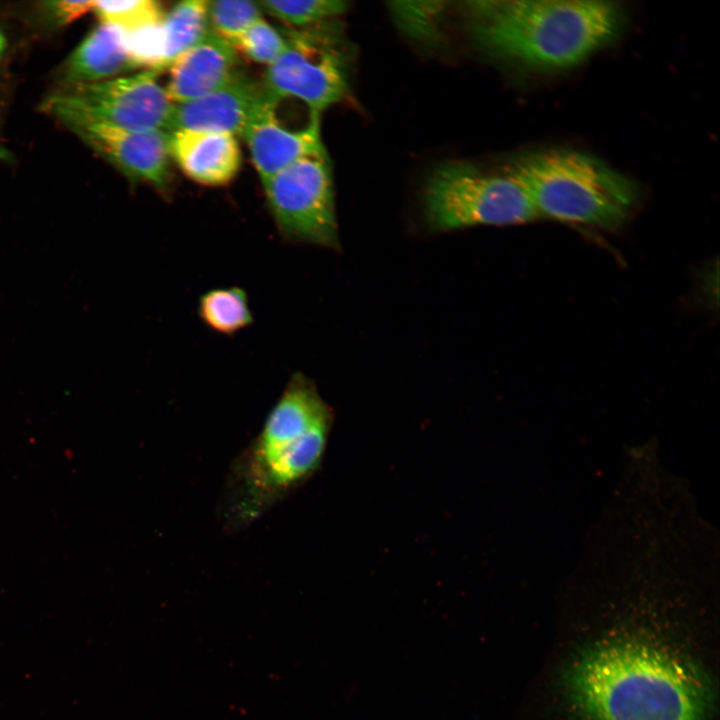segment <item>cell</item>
<instances>
[{"label":"cell","instance_id":"6da1fadb","mask_svg":"<svg viewBox=\"0 0 720 720\" xmlns=\"http://www.w3.org/2000/svg\"><path fill=\"white\" fill-rule=\"evenodd\" d=\"M566 688L583 720H706L711 705L697 666L641 636L586 650L569 668Z\"/></svg>","mask_w":720,"mask_h":720},{"label":"cell","instance_id":"7a4b0ae2","mask_svg":"<svg viewBox=\"0 0 720 720\" xmlns=\"http://www.w3.org/2000/svg\"><path fill=\"white\" fill-rule=\"evenodd\" d=\"M332 412L306 376L294 374L255 438L233 460L220 502L224 527L241 531L320 468Z\"/></svg>","mask_w":720,"mask_h":720},{"label":"cell","instance_id":"3957f363","mask_svg":"<svg viewBox=\"0 0 720 720\" xmlns=\"http://www.w3.org/2000/svg\"><path fill=\"white\" fill-rule=\"evenodd\" d=\"M467 31L485 54L518 67L553 72L575 67L618 33L621 10L594 0L469 1Z\"/></svg>","mask_w":720,"mask_h":720},{"label":"cell","instance_id":"277c9868","mask_svg":"<svg viewBox=\"0 0 720 720\" xmlns=\"http://www.w3.org/2000/svg\"><path fill=\"white\" fill-rule=\"evenodd\" d=\"M512 163L537 216L614 229L637 200L636 186L628 178L588 154L553 149Z\"/></svg>","mask_w":720,"mask_h":720},{"label":"cell","instance_id":"5b68a950","mask_svg":"<svg viewBox=\"0 0 720 720\" xmlns=\"http://www.w3.org/2000/svg\"><path fill=\"white\" fill-rule=\"evenodd\" d=\"M429 226L447 231L476 225H515L537 217L513 163L486 168L452 162L436 169L424 188Z\"/></svg>","mask_w":720,"mask_h":720},{"label":"cell","instance_id":"8992f818","mask_svg":"<svg viewBox=\"0 0 720 720\" xmlns=\"http://www.w3.org/2000/svg\"><path fill=\"white\" fill-rule=\"evenodd\" d=\"M285 47L262 80L277 100L302 101L319 114L349 93L353 49L337 19L284 33Z\"/></svg>","mask_w":720,"mask_h":720},{"label":"cell","instance_id":"52a82bcc","mask_svg":"<svg viewBox=\"0 0 720 720\" xmlns=\"http://www.w3.org/2000/svg\"><path fill=\"white\" fill-rule=\"evenodd\" d=\"M262 185L283 239L338 247L333 177L327 152L295 162Z\"/></svg>","mask_w":720,"mask_h":720},{"label":"cell","instance_id":"ba28073f","mask_svg":"<svg viewBox=\"0 0 720 720\" xmlns=\"http://www.w3.org/2000/svg\"><path fill=\"white\" fill-rule=\"evenodd\" d=\"M43 110L65 109L128 131L167 130L175 104L157 82V72L67 85L49 96Z\"/></svg>","mask_w":720,"mask_h":720},{"label":"cell","instance_id":"9c48e42d","mask_svg":"<svg viewBox=\"0 0 720 720\" xmlns=\"http://www.w3.org/2000/svg\"><path fill=\"white\" fill-rule=\"evenodd\" d=\"M44 111L57 118L130 181L147 183L161 192L168 191L171 179L169 131H128L65 109Z\"/></svg>","mask_w":720,"mask_h":720},{"label":"cell","instance_id":"30bf717a","mask_svg":"<svg viewBox=\"0 0 720 720\" xmlns=\"http://www.w3.org/2000/svg\"><path fill=\"white\" fill-rule=\"evenodd\" d=\"M279 100L243 70L200 98L175 104L168 131L188 129L241 135Z\"/></svg>","mask_w":720,"mask_h":720},{"label":"cell","instance_id":"8fae6325","mask_svg":"<svg viewBox=\"0 0 720 720\" xmlns=\"http://www.w3.org/2000/svg\"><path fill=\"white\" fill-rule=\"evenodd\" d=\"M165 91L174 104L200 98L242 71L237 50L211 30L168 66Z\"/></svg>","mask_w":720,"mask_h":720},{"label":"cell","instance_id":"7c38bea8","mask_svg":"<svg viewBox=\"0 0 720 720\" xmlns=\"http://www.w3.org/2000/svg\"><path fill=\"white\" fill-rule=\"evenodd\" d=\"M277 104L242 134L262 183L303 158L326 152L319 114L311 113L303 128L291 129L278 120Z\"/></svg>","mask_w":720,"mask_h":720},{"label":"cell","instance_id":"4fadbf2b","mask_svg":"<svg viewBox=\"0 0 720 720\" xmlns=\"http://www.w3.org/2000/svg\"><path fill=\"white\" fill-rule=\"evenodd\" d=\"M170 154L191 180L222 186L238 173L241 151L234 135L181 129L170 132Z\"/></svg>","mask_w":720,"mask_h":720},{"label":"cell","instance_id":"5bb4252c","mask_svg":"<svg viewBox=\"0 0 720 720\" xmlns=\"http://www.w3.org/2000/svg\"><path fill=\"white\" fill-rule=\"evenodd\" d=\"M134 69L124 45L122 30L101 23L68 57L63 79L67 85L94 83Z\"/></svg>","mask_w":720,"mask_h":720},{"label":"cell","instance_id":"9a60e30c","mask_svg":"<svg viewBox=\"0 0 720 720\" xmlns=\"http://www.w3.org/2000/svg\"><path fill=\"white\" fill-rule=\"evenodd\" d=\"M197 311L209 329L224 336H232L254 321L248 295L238 286L206 291L199 298Z\"/></svg>","mask_w":720,"mask_h":720},{"label":"cell","instance_id":"2e32d148","mask_svg":"<svg viewBox=\"0 0 720 720\" xmlns=\"http://www.w3.org/2000/svg\"><path fill=\"white\" fill-rule=\"evenodd\" d=\"M166 68L181 53L198 44L210 31L207 1L179 2L165 14Z\"/></svg>","mask_w":720,"mask_h":720},{"label":"cell","instance_id":"e0dca14e","mask_svg":"<svg viewBox=\"0 0 720 720\" xmlns=\"http://www.w3.org/2000/svg\"><path fill=\"white\" fill-rule=\"evenodd\" d=\"M258 4L261 10L293 28L337 19L349 8V3L341 0H263Z\"/></svg>","mask_w":720,"mask_h":720},{"label":"cell","instance_id":"ac0fdd59","mask_svg":"<svg viewBox=\"0 0 720 720\" xmlns=\"http://www.w3.org/2000/svg\"><path fill=\"white\" fill-rule=\"evenodd\" d=\"M446 2L396 1L389 3L391 16L399 29L418 41H431L439 35Z\"/></svg>","mask_w":720,"mask_h":720},{"label":"cell","instance_id":"d6986e66","mask_svg":"<svg viewBox=\"0 0 720 720\" xmlns=\"http://www.w3.org/2000/svg\"><path fill=\"white\" fill-rule=\"evenodd\" d=\"M258 2L249 0L207 1V15L212 32L232 46L256 20L261 18Z\"/></svg>","mask_w":720,"mask_h":720},{"label":"cell","instance_id":"ffe728a7","mask_svg":"<svg viewBox=\"0 0 720 720\" xmlns=\"http://www.w3.org/2000/svg\"><path fill=\"white\" fill-rule=\"evenodd\" d=\"M101 23L129 31L160 22L165 13L161 3L154 0L94 1L93 10Z\"/></svg>","mask_w":720,"mask_h":720},{"label":"cell","instance_id":"44dd1931","mask_svg":"<svg viewBox=\"0 0 720 720\" xmlns=\"http://www.w3.org/2000/svg\"><path fill=\"white\" fill-rule=\"evenodd\" d=\"M126 51L135 68L160 71L166 69V36L163 20L122 31Z\"/></svg>","mask_w":720,"mask_h":720},{"label":"cell","instance_id":"7402d4cb","mask_svg":"<svg viewBox=\"0 0 720 720\" xmlns=\"http://www.w3.org/2000/svg\"><path fill=\"white\" fill-rule=\"evenodd\" d=\"M285 43L284 34L261 17L248 27L233 47L250 60L269 66L281 54Z\"/></svg>","mask_w":720,"mask_h":720},{"label":"cell","instance_id":"603a6c76","mask_svg":"<svg viewBox=\"0 0 720 720\" xmlns=\"http://www.w3.org/2000/svg\"><path fill=\"white\" fill-rule=\"evenodd\" d=\"M93 4L94 1L88 0L47 1L41 4V10L49 24L61 27L92 11Z\"/></svg>","mask_w":720,"mask_h":720},{"label":"cell","instance_id":"cb8c5ba5","mask_svg":"<svg viewBox=\"0 0 720 720\" xmlns=\"http://www.w3.org/2000/svg\"><path fill=\"white\" fill-rule=\"evenodd\" d=\"M10 159L9 151L0 143V161H8Z\"/></svg>","mask_w":720,"mask_h":720},{"label":"cell","instance_id":"d4e9b609","mask_svg":"<svg viewBox=\"0 0 720 720\" xmlns=\"http://www.w3.org/2000/svg\"><path fill=\"white\" fill-rule=\"evenodd\" d=\"M5 48H6V38L0 32V55L4 52Z\"/></svg>","mask_w":720,"mask_h":720}]
</instances>
